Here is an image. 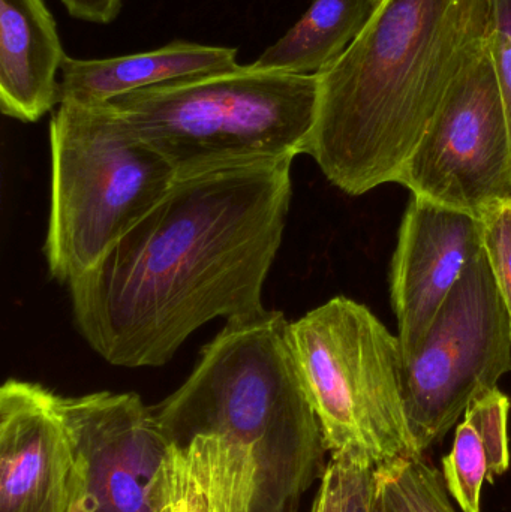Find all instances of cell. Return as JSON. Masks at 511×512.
<instances>
[{
	"mask_svg": "<svg viewBox=\"0 0 511 512\" xmlns=\"http://www.w3.org/2000/svg\"><path fill=\"white\" fill-rule=\"evenodd\" d=\"M291 164L177 179L92 271L69 285L75 327L108 364L161 367L216 318L266 312L290 212Z\"/></svg>",
	"mask_w": 511,
	"mask_h": 512,
	"instance_id": "6da1fadb",
	"label": "cell"
},
{
	"mask_svg": "<svg viewBox=\"0 0 511 512\" xmlns=\"http://www.w3.org/2000/svg\"><path fill=\"white\" fill-rule=\"evenodd\" d=\"M489 0H381L318 75L306 155L351 197L395 183L462 69L488 38Z\"/></svg>",
	"mask_w": 511,
	"mask_h": 512,
	"instance_id": "7a4b0ae2",
	"label": "cell"
},
{
	"mask_svg": "<svg viewBox=\"0 0 511 512\" xmlns=\"http://www.w3.org/2000/svg\"><path fill=\"white\" fill-rule=\"evenodd\" d=\"M284 313L228 321L189 378L153 408L174 445L221 436L257 468L254 512H299L329 453L288 340Z\"/></svg>",
	"mask_w": 511,
	"mask_h": 512,
	"instance_id": "3957f363",
	"label": "cell"
},
{
	"mask_svg": "<svg viewBox=\"0 0 511 512\" xmlns=\"http://www.w3.org/2000/svg\"><path fill=\"white\" fill-rule=\"evenodd\" d=\"M177 179L306 155L318 75L252 65L192 75L108 102Z\"/></svg>",
	"mask_w": 511,
	"mask_h": 512,
	"instance_id": "277c9868",
	"label": "cell"
},
{
	"mask_svg": "<svg viewBox=\"0 0 511 512\" xmlns=\"http://www.w3.org/2000/svg\"><path fill=\"white\" fill-rule=\"evenodd\" d=\"M51 204L44 254L57 282L92 271L177 177L110 104L62 102L50 123Z\"/></svg>",
	"mask_w": 511,
	"mask_h": 512,
	"instance_id": "5b68a950",
	"label": "cell"
},
{
	"mask_svg": "<svg viewBox=\"0 0 511 512\" xmlns=\"http://www.w3.org/2000/svg\"><path fill=\"white\" fill-rule=\"evenodd\" d=\"M288 340L330 454L375 469L419 456L402 396L401 343L365 304L332 298L290 322Z\"/></svg>",
	"mask_w": 511,
	"mask_h": 512,
	"instance_id": "8992f818",
	"label": "cell"
},
{
	"mask_svg": "<svg viewBox=\"0 0 511 512\" xmlns=\"http://www.w3.org/2000/svg\"><path fill=\"white\" fill-rule=\"evenodd\" d=\"M511 370V322L485 252L462 274L402 369L405 414L423 456Z\"/></svg>",
	"mask_w": 511,
	"mask_h": 512,
	"instance_id": "52a82bcc",
	"label": "cell"
},
{
	"mask_svg": "<svg viewBox=\"0 0 511 512\" xmlns=\"http://www.w3.org/2000/svg\"><path fill=\"white\" fill-rule=\"evenodd\" d=\"M413 197L480 219L511 198V129L488 38L450 87L396 182Z\"/></svg>",
	"mask_w": 511,
	"mask_h": 512,
	"instance_id": "ba28073f",
	"label": "cell"
},
{
	"mask_svg": "<svg viewBox=\"0 0 511 512\" xmlns=\"http://www.w3.org/2000/svg\"><path fill=\"white\" fill-rule=\"evenodd\" d=\"M77 457L72 512H155L173 442L135 393L59 396Z\"/></svg>",
	"mask_w": 511,
	"mask_h": 512,
	"instance_id": "9c48e42d",
	"label": "cell"
},
{
	"mask_svg": "<svg viewBox=\"0 0 511 512\" xmlns=\"http://www.w3.org/2000/svg\"><path fill=\"white\" fill-rule=\"evenodd\" d=\"M74 442L59 396L33 382L0 388V512H72Z\"/></svg>",
	"mask_w": 511,
	"mask_h": 512,
	"instance_id": "30bf717a",
	"label": "cell"
},
{
	"mask_svg": "<svg viewBox=\"0 0 511 512\" xmlns=\"http://www.w3.org/2000/svg\"><path fill=\"white\" fill-rule=\"evenodd\" d=\"M482 252L479 218L411 197L390 277L404 363L416 354L444 301Z\"/></svg>",
	"mask_w": 511,
	"mask_h": 512,
	"instance_id": "8fae6325",
	"label": "cell"
},
{
	"mask_svg": "<svg viewBox=\"0 0 511 512\" xmlns=\"http://www.w3.org/2000/svg\"><path fill=\"white\" fill-rule=\"evenodd\" d=\"M56 20L44 0H0V110L35 123L60 105L66 59Z\"/></svg>",
	"mask_w": 511,
	"mask_h": 512,
	"instance_id": "7c38bea8",
	"label": "cell"
},
{
	"mask_svg": "<svg viewBox=\"0 0 511 512\" xmlns=\"http://www.w3.org/2000/svg\"><path fill=\"white\" fill-rule=\"evenodd\" d=\"M236 65H239L236 48L180 39L155 50L128 56L107 59L66 57L60 71V104H108L137 90Z\"/></svg>",
	"mask_w": 511,
	"mask_h": 512,
	"instance_id": "4fadbf2b",
	"label": "cell"
},
{
	"mask_svg": "<svg viewBox=\"0 0 511 512\" xmlns=\"http://www.w3.org/2000/svg\"><path fill=\"white\" fill-rule=\"evenodd\" d=\"M510 409V397L495 388L474 400L456 427L441 474L464 512H482L483 484H494L510 469Z\"/></svg>",
	"mask_w": 511,
	"mask_h": 512,
	"instance_id": "5bb4252c",
	"label": "cell"
},
{
	"mask_svg": "<svg viewBox=\"0 0 511 512\" xmlns=\"http://www.w3.org/2000/svg\"><path fill=\"white\" fill-rule=\"evenodd\" d=\"M381 0H314L308 11L254 63L294 75H320L374 17Z\"/></svg>",
	"mask_w": 511,
	"mask_h": 512,
	"instance_id": "9a60e30c",
	"label": "cell"
},
{
	"mask_svg": "<svg viewBox=\"0 0 511 512\" xmlns=\"http://www.w3.org/2000/svg\"><path fill=\"white\" fill-rule=\"evenodd\" d=\"M380 512H458L443 474L423 456L375 469Z\"/></svg>",
	"mask_w": 511,
	"mask_h": 512,
	"instance_id": "2e32d148",
	"label": "cell"
},
{
	"mask_svg": "<svg viewBox=\"0 0 511 512\" xmlns=\"http://www.w3.org/2000/svg\"><path fill=\"white\" fill-rule=\"evenodd\" d=\"M155 512H212L209 438L173 445L159 478Z\"/></svg>",
	"mask_w": 511,
	"mask_h": 512,
	"instance_id": "e0dca14e",
	"label": "cell"
},
{
	"mask_svg": "<svg viewBox=\"0 0 511 512\" xmlns=\"http://www.w3.org/2000/svg\"><path fill=\"white\" fill-rule=\"evenodd\" d=\"M209 438L212 512H254L257 468L248 448L221 436Z\"/></svg>",
	"mask_w": 511,
	"mask_h": 512,
	"instance_id": "ac0fdd59",
	"label": "cell"
},
{
	"mask_svg": "<svg viewBox=\"0 0 511 512\" xmlns=\"http://www.w3.org/2000/svg\"><path fill=\"white\" fill-rule=\"evenodd\" d=\"M483 252L511 322V198L495 201L480 216Z\"/></svg>",
	"mask_w": 511,
	"mask_h": 512,
	"instance_id": "d6986e66",
	"label": "cell"
},
{
	"mask_svg": "<svg viewBox=\"0 0 511 512\" xmlns=\"http://www.w3.org/2000/svg\"><path fill=\"white\" fill-rule=\"evenodd\" d=\"M488 48L511 129V0H489Z\"/></svg>",
	"mask_w": 511,
	"mask_h": 512,
	"instance_id": "ffe728a7",
	"label": "cell"
},
{
	"mask_svg": "<svg viewBox=\"0 0 511 512\" xmlns=\"http://www.w3.org/2000/svg\"><path fill=\"white\" fill-rule=\"evenodd\" d=\"M341 462L344 512H380L375 468L347 454H333Z\"/></svg>",
	"mask_w": 511,
	"mask_h": 512,
	"instance_id": "44dd1931",
	"label": "cell"
},
{
	"mask_svg": "<svg viewBox=\"0 0 511 512\" xmlns=\"http://www.w3.org/2000/svg\"><path fill=\"white\" fill-rule=\"evenodd\" d=\"M312 512H344L341 462L333 454H330L326 471L321 477Z\"/></svg>",
	"mask_w": 511,
	"mask_h": 512,
	"instance_id": "7402d4cb",
	"label": "cell"
},
{
	"mask_svg": "<svg viewBox=\"0 0 511 512\" xmlns=\"http://www.w3.org/2000/svg\"><path fill=\"white\" fill-rule=\"evenodd\" d=\"M71 17L87 23L110 24L122 9L123 0H60Z\"/></svg>",
	"mask_w": 511,
	"mask_h": 512,
	"instance_id": "603a6c76",
	"label": "cell"
}]
</instances>
